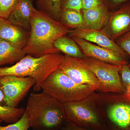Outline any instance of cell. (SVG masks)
<instances>
[{
    "instance_id": "1",
    "label": "cell",
    "mask_w": 130,
    "mask_h": 130,
    "mask_svg": "<svg viewBox=\"0 0 130 130\" xmlns=\"http://www.w3.org/2000/svg\"><path fill=\"white\" fill-rule=\"evenodd\" d=\"M70 31L59 21L35 8L31 18L29 38L23 50L26 55L35 57L60 53L54 46V42Z\"/></svg>"
},
{
    "instance_id": "2",
    "label": "cell",
    "mask_w": 130,
    "mask_h": 130,
    "mask_svg": "<svg viewBox=\"0 0 130 130\" xmlns=\"http://www.w3.org/2000/svg\"><path fill=\"white\" fill-rule=\"evenodd\" d=\"M25 110L33 130H60L66 121L63 104L43 91L30 94Z\"/></svg>"
},
{
    "instance_id": "3",
    "label": "cell",
    "mask_w": 130,
    "mask_h": 130,
    "mask_svg": "<svg viewBox=\"0 0 130 130\" xmlns=\"http://www.w3.org/2000/svg\"><path fill=\"white\" fill-rule=\"evenodd\" d=\"M64 57L60 53L39 57L27 54L13 66L0 67V77L14 75L32 78L36 82L35 90L39 91L42 84L47 77L59 69Z\"/></svg>"
},
{
    "instance_id": "4",
    "label": "cell",
    "mask_w": 130,
    "mask_h": 130,
    "mask_svg": "<svg viewBox=\"0 0 130 130\" xmlns=\"http://www.w3.org/2000/svg\"><path fill=\"white\" fill-rule=\"evenodd\" d=\"M63 105L66 121L89 130H107L96 91L82 100Z\"/></svg>"
},
{
    "instance_id": "5",
    "label": "cell",
    "mask_w": 130,
    "mask_h": 130,
    "mask_svg": "<svg viewBox=\"0 0 130 130\" xmlns=\"http://www.w3.org/2000/svg\"><path fill=\"white\" fill-rule=\"evenodd\" d=\"M99 104L107 130H130V95L98 92Z\"/></svg>"
},
{
    "instance_id": "6",
    "label": "cell",
    "mask_w": 130,
    "mask_h": 130,
    "mask_svg": "<svg viewBox=\"0 0 130 130\" xmlns=\"http://www.w3.org/2000/svg\"><path fill=\"white\" fill-rule=\"evenodd\" d=\"M41 90L63 104L82 100L96 91L93 86L75 83L60 69L47 77Z\"/></svg>"
},
{
    "instance_id": "7",
    "label": "cell",
    "mask_w": 130,
    "mask_h": 130,
    "mask_svg": "<svg viewBox=\"0 0 130 130\" xmlns=\"http://www.w3.org/2000/svg\"><path fill=\"white\" fill-rule=\"evenodd\" d=\"M81 59L100 82V88L97 91L125 93L120 76L122 66L85 56Z\"/></svg>"
},
{
    "instance_id": "8",
    "label": "cell",
    "mask_w": 130,
    "mask_h": 130,
    "mask_svg": "<svg viewBox=\"0 0 130 130\" xmlns=\"http://www.w3.org/2000/svg\"><path fill=\"white\" fill-rule=\"evenodd\" d=\"M36 84L35 79L30 77L14 75L0 77V84L5 95V105L18 107L20 103Z\"/></svg>"
},
{
    "instance_id": "9",
    "label": "cell",
    "mask_w": 130,
    "mask_h": 130,
    "mask_svg": "<svg viewBox=\"0 0 130 130\" xmlns=\"http://www.w3.org/2000/svg\"><path fill=\"white\" fill-rule=\"evenodd\" d=\"M59 69L77 84L93 86L96 91L100 88L98 79L80 58L64 55Z\"/></svg>"
},
{
    "instance_id": "10",
    "label": "cell",
    "mask_w": 130,
    "mask_h": 130,
    "mask_svg": "<svg viewBox=\"0 0 130 130\" xmlns=\"http://www.w3.org/2000/svg\"><path fill=\"white\" fill-rule=\"evenodd\" d=\"M102 30L114 41L130 31V2L124 3L110 12Z\"/></svg>"
},
{
    "instance_id": "11",
    "label": "cell",
    "mask_w": 130,
    "mask_h": 130,
    "mask_svg": "<svg viewBox=\"0 0 130 130\" xmlns=\"http://www.w3.org/2000/svg\"><path fill=\"white\" fill-rule=\"evenodd\" d=\"M81 51L86 57L120 66L128 64L127 59L103 47L96 45L82 38L72 37Z\"/></svg>"
},
{
    "instance_id": "12",
    "label": "cell",
    "mask_w": 130,
    "mask_h": 130,
    "mask_svg": "<svg viewBox=\"0 0 130 130\" xmlns=\"http://www.w3.org/2000/svg\"><path fill=\"white\" fill-rule=\"evenodd\" d=\"M70 36L82 38L113 51L120 56L127 59L126 53L102 29L93 30L88 28L70 30Z\"/></svg>"
},
{
    "instance_id": "13",
    "label": "cell",
    "mask_w": 130,
    "mask_h": 130,
    "mask_svg": "<svg viewBox=\"0 0 130 130\" xmlns=\"http://www.w3.org/2000/svg\"><path fill=\"white\" fill-rule=\"evenodd\" d=\"M13 24L6 19L0 17V39L6 40L15 46L23 49L25 46L29 31Z\"/></svg>"
},
{
    "instance_id": "14",
    "label": "cell",
    "mask_w": 130,
    "mask_h": 130,
    "mask_svg": "<svg viewBox=\"0 0 130 130\" xmlns=\"http://www.w3.org/2000/svg\"><path fill=\"white\" fill-rule=\"evenodd\" d=\"M33 1L20 0L7 19L13 24L29 31L31 18L35 8Z\"/></svg>"
},
{
    "instance_id": "15",
    "label": "cell",
    "mask_w": 130,
    "mask_h": 130,
    "mask_svg": "<svg viewBox=\"0 0 130 130\" xmlns=\"http://www.w3.org/2000/svg\"><path fill=\"white\" fill-rule=\"evenodd\" d=\"M84 20L87 28L101 30L103 28L109 17L110 11L105 5L86 10H82Z\"/></svg>"
},
{
    "instance_id": "16",
    "label": "cell",
    "mask_w": 130,
    "mask_h": 130,
    "mask_svg": "<svg viewBox=\"0 0 130 130\" xmlns=\"http://www.w3.org/2000/svg\"><path fill=\"white\" fill-rule=\"evenodd\" d=\"M23 49L0 39V67L18 62L26 55Z\"/></svg>"
},
{
    "instance_id": "17",
    "label": "cell",
    "mask_w": 130,
    "mask_h": 130,
    "mask_svg": "<svg viewBox=\"0 0 130 130\" xmlns=\"http://www.w3.org/2000/svg\"><path fill=\"white\" fill-rule=\"evenodd\" d=\"M54 46L65 55L80 59L85 56L73 39L68 37L66 35L57 39L54 42Z\"/></svg>"
},
{
    "instance_id": "18",
    "label": "cell",
    "mask_w": 130,
    "mask_h": 130,
    "mask_svg": "<svg viewBox=\"0 0 130 130\" xmlns=\"http://www.w3.org/2000/svg\"><path fill=\"white\" fill-rule=\"evenodd\" d=\"M60 18L65 26L74 29H86V27L81 12L73 9H61ZM59 18V19H60Z\"/></svg>"
},
{
    "instance_id": "19",
    "label": "cell",
    "mask_w": 130,
    "mask_h": 130,
    "mask_svg": "<svg viewBox=\"0 0 130 130\" xmlns=\"http://www.w3.org/2000/svg\"><path fill=\"white\" fill-rule=\"evenodd\" d=\"M36 4L38 10L57 21L60 18L61 10V0H37Z\"/></svg>"
},
{
    "instance_id": "20",
    "label": "cell",
    "mask_w": 130,
    "mask_h": 130,
    "mask_svg": "<svg viewBox=\"0 0 130 130\" xmlns=\"http://www.w3.org/2000/svg\"><path fill=\"white\" fill-rule=\"evenodd\" d=\"M23 108H12L0 105V120L7 123H13L19 121L25 112Z\"/></svg>"
},
{
    "instance_id": "21",
    "label": "cell",
    "mask_w": 130,
    "mask_h": 130,
    "mask_svg": "<svg viewBox=\"0 0 130 130\" xmlns=\"http://www.w3.org/2000/svg\"><path fill=\"white\" fill-rule=\"evenodd\" d=\"M2 122H0V124ZM30 126L29 117L26 113L25 112L19 121L6 126L0 125V130H28Z\"/></svg>"
},
{
    "instance_id": "22",
    "label": "cell",
    "mask_w": 130,
    "mask_h": 130,
    "mask_svg": "<svg viewBox=\"0 0 130 130\" xmlns=\"http://www.w3.org/2000/svg\"><path fill=\"white\" fill-rule=\"evenodd\" d=\"M20 0H0V17L7 19Z\"/></svg>"
},
{
    "instance_id": "23",
    "label": "cell",
    "mask_w": 130,
    "mask_h": 130,
    "mask_svg": "<svg viewBox=\"0 0 130 130\" xmlns=\"http://www.w3.org/2000/svg\"><path fill=\"white\" fill-rule=\"evenodd\" d=\"M120 76L125 94L130 95V67L129 65H124L121 67Z\"/></svg>"
},
{
    "instance_id": "24",
    "label": "cell",
    "mask_w": 130,
    "mask_h": 130,
    "mask_svg": "<svg viewBox=\"0 0 130 130\" xmlns=\"http://www.w3.org/2000/svg\"><path fill=\"white\" fill-rule=\"evenodd\" d=\"M116 42L130 57V31L116 39Z\"/></svg>"
},
{
    "instance_id": "25",
    "label": "cell",
    "mask_w": 130,
    "mask_h": 130,
    "mask_svg": "<svg viewBox=\"0 0 130 130\" xmlns=\"http://www.w3.org/2000/svg\"><path fill=\"white\" fill-rule=\"evenodd\" d=\"M61 9H71L81 12L82 0H61Z\"/></svg>"
},
{
    "instance_id": "26",
    "label": "cell",
    "mask_w": 130,
    "mask_h": 130,
    "mask_svg": "<svg viewBox=\"0 0 130 130\" xmlns=\"http://www.w3.org/2000/svg\"><path fill=\"white\" fill-rule=\"evenodd\" d=\"M82 10H86L105 4L104 0H82Z\"/></svg>"
},
{
    "instance_id": "27",
    "label": "cell",
    "mask_w": 130,
    "mask_h": 130,
    "mask_svg": "<svg viewBox=\"0 0 130 130\" xmlns=\"http://www.w3.org/2000/svg\"><path fill=\"white\" fill-rule=\"evenodd\" d=\"M104 2L105 5L109 9L110 8H118L124 3L130 2V0H104Z\"/></svg>"
},
{
    "instance_id": "28",
    "label": "cell",
    "mask_w": 130,
    "mask_h": 130,
    "mask_svg": "<svg viewBox=\"0 0 130 130\" xmlns=\"http://www.w3.org/2000/svg\"><path fill=\"white\" fill-rule=\"evenodd\" d=\"M60 130H89L77 125L74 123L66 121Z\"/></svg>"
},
{
    "instance_id": "29",
    "label": "cell",
    "mask_w": 130,
    "mask_h": 130,
    "mask_svg": "<svg viewBox=\"0 0 130 130\" xmlns=\"http://www.w3.org/2000/svg\"><path fill=\"white\" fill-rule=\"evenodd\" d=\"M5 95L0 84V105H5Z\"/></svg>"
},
{
    "instance_id": "30",
    "label": "cell",
    "mask_w": 130,
    "mask_h": 130,
    "mask_svg": "<svg viewBox=\"0 0 130 130\" xmlns=\"http://www.w3.org/2000/svg\"><path fill=\"white\" fill-rule=\"evenodd\" d=\"M128 65H129V66L130 67V60L129 61V63H128Z\"/></svg>"
},
{
    "instance_id": "31",
    "label": "cell",
    "mask_w": 130,
    "mask_h": 130,
    "mask_svg": "<svg viewBox=\"0 0 130 130\" xmlns=\"http://www.w3.org/2000/svg\"><path fill=\"white\" fill-rule=\"evenodd\" d=\"M0 122H3V121H2V120H0Z\"/></svg>"
}]
</instances>
